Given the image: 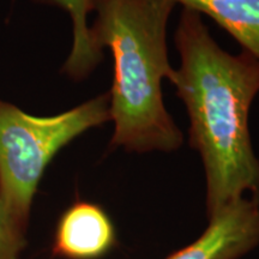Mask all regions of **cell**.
<instances>
[{"mask_svg":"<svg viewBox=\"0 0 259 259\" xmlns=\"http://www.w3.org/2000/svg\"><path fill=\"white\" fill-rule=\"evenodd\" d=\"M108 120L109 94L53 116H34L0 101V198L25 229L38 184L58 151Z\"/></svg>","mask_w":259,"mask_h":259,"instance_id":"3","label":"cell"},{"mask_svg":"<svg viewBox=\"0 0 259 259\" xmlns=\"http://www.w3.org/2000/svg\"><path fill=\"white\" fill-rule=\"evenodd\" d=\"M181 65L170 80L190 116V144L202 158L208 218L259 191V160L248 114L259 93V61L242 51L227 53L202 15L184 8L176 32Z\"/></svg>","mask_w":259,"mask_h":259,"instance_id":"1","label":"cell"},{"mask_svg":"<svg viewBox=\"0 0 259 259\" xmlns=\"http://www.w3.org/2000/svg\"><path fill=\"white\" fill-rule=\"evenodd\" d=\"M196 240L166 259H240L259 245V199L242 197L210 216Z\"/></svg>","mask_w":259,"mask_h":259,"instance_id":"4","label":"cell"},{"mask_svg":"<svg viewBox=\"0 0 259 259\" xmlns=\"http://www.w3.org/2000/svg\"><path fill=\"white\" fill-rule=\"evenodd\" d=\"M25 231L0 198V259H21L25 246Z\"/></svg>","mask_w":259,"mask_h":259,"instance_id":"8","label":"cell"},{"mask_svg":"<svg viewBox=\"0 0 259 259\" xmlns=\"http://www.w3.org/2000/svg\"><path fill=\"white\" fill-rule=\"evenodd\" d=\"M216 22L259 61V0H173Z\"/></svg>","mask_w":259,"mask_h":259,"instance_id":"6","label":"cell"},{"mask_svg":"<svg viewBox=\"0 0 259 259\" xmlns=\"http://www.w3.org/2000/svg\"><path fill=\"white\" fill-rule=\"evenodd\" d=\"M176 5L173 0H93V46L100 53L108 47L114 65L108 93L114 121L112 147L130 153H169L183 143L161 88L162 80L174 76L166 36Z\"/></svg>","mask_w":259,"mask_h":259,"instance_id":"2","label":"cell"},{"mask_svg":"<svg viewBox=\"0 0 259 259\" xmlns=\"http://www.w3.org/2000/svg\"><path fill=\"white\" fill-rule=\"evenodd\" d=\"M116 242L112 220L100 205L77 202L61 216L54 238V254L66 259H97Z\"/></svg>","mask_w":259,"mask_h":259,"instance_id":"5","label":"cell"},{"mask_svg":"<svg viewBox=\"0 0 259 259\" xmlns=\"http://www.w3.org/2000/svg\"><path fill=\"white\" fill-rule=\"evenodd\" d=\"M59 6L69 12L73 24V46L65 64V70L73 78L87 76L101 60L102 53L97 52L90 38V28L87 17L93 12V0H41Z\"/></svg>","mask_w":259,"mask_h":259,"instance_id":"7","label":"cell"}]
</instances>
